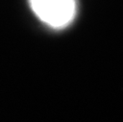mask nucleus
Returning <instances> with one entry per match:
<instances>
[{
	"label": "nucleus",
	"mask_w": 123,
	"mask_h": 122,
	"mask_svg": "<svg viewBox=\"0 0 123 122\" xmlns=\"http://www.w3.org/2000/svg\"><path fill=\"white\" fill-rule=\"evenodd\" d=\"M34 13L52 28L66 27L76 13L75 0H29Z\"/></svg>",
	"instance_id": "f257e3e1"
}]
</instances>
